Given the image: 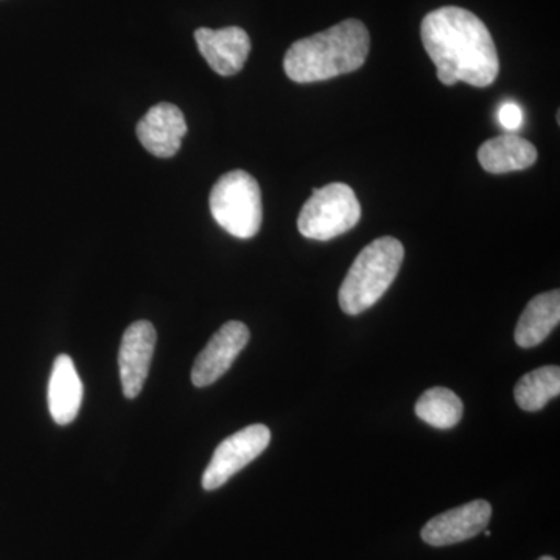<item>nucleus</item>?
<instances>
[{
  "label": "nucleus",
  "instance_id": "nucleus-1",
  "mask_svg": "<svg viewBox=\"0 0 560 560\" xmlns=\"http://www.w3.org/2000/svg\"><path fill=\"white\" fill-rule=\"evenodd\" d=\"M420 38L445 86L463 83L490 86L500 72L499 54L480 18L459 7L431 11L420 25Z\"/></svg>",
  "mask_w": 560,
  "mask_h": 560
},
{
  "label": "nucleus",
  "instance_id": "nucleus-2",
  "mask_svg": "<svg viewBox=\"0 0 560 560\" xmlns=\"http://www.w3.org/2000/svg\"><path fill=\"white\" fill-rule=\"evenodd\" d=\"M371 38L359 20L342 21L326 32L296 40L287 50L283 70L296 83H315L359 70L370 55Z\"/></svg>",
  "mask_w": 560,
  "mask_h": 560
},
{
  "label": "nucleus",
  "instance_id": "nucleus-3",
  "mask_svg": "<svg viewBox=\"0 0 560 560\" xmlns=\"http://www.w3.org/2000/svg\"><path fill=\"white\" fill-rule=\"evenodd\" d=\"M404 257V245L393 237L377 238L363 248L342 280L341 311L360 315L377 304L399 275Z\"/></svg>",
  "mask_w": 560,
  "mask_h": 560
},
{
  "label": "nucleus",
  "instance_id": "nucleus-4",
  "mask_svg": "<svg viewBox=\"0 0 560 560\" xmlns=\"http://www.w3.org/2000/svg\"><path fill=\"white\" fill-rule=\"evenodd\" d=\"M213 220L228 234L250 238L264 220L259 183L248 172L234 171L217 180L209 198Z\"/></svg>",
  "mask_w": 560,
  "mask_h": 560
},
{
  "label": "nucleus",
  "instance_id": "nucleus-5",
  "mask_svg": "<svg viewBox=\"0 0 560 560\" xmlns=\"http://www.w3.org/2000/svg\"><path fill=\"white\" fill-rule=\"evenodd\" d=\"M361 206L348 184L334 183L313 190L302 206L298 230L305 238L327 242L357 226Z\"/></svg>",
  "mask_w": 560,
  "mask_h": 560
},
{
  "label": "nucleus",
  "instance_id": "nucleus-6",
  "mask_svg": "<svg viewBox=\"0 0 560 560\" xmlns=\"http://www.w3.org/2000/svg\"><path fill=\"white\" fill-rule=\"evenodd\" d=\"M270 442L271 431L261 423H254L226 438L215 448L209 466L206 467L202 488L215 490L226 485L235 474L267 451Z\"/></svg>",
  "mask_w": 560,
  "mask_h": 560
},
{
  "label": "nucleus",
  "instance_id": "nucleus-7",
  "mask_svg": "<svg viewBox=\"0 0 560 560\" xmlns=\"http://www.w3.org/2000/svg\"><path fill=\"white\" fill-rule=\"evenodd\" d=\"M249 329L241 320H230L210 338L191 368V382L206 388L223 377L249 341Z\"/></svg>",
  "mask_w": 560,
  "mask_h": 560
},
{
  "label": "nucleus",
  "instance_id": "nucleus-8",
  "mask_svg": "<svg viewBox=\"0 0 560 560\" xmlns=\"http://www.w3.org/2000/svg\"><path fill=\"white\" fill-rule=\"evenodd\" d=\"M156 346V329L149 320H136L127 330L119 350L121 389L127 399H136L149 377Z\"/></svg>",
  "mask_w": 560,
  "mask_h": 560
},
{
  "label": "nucleus",
  "instance_id": "nucleus-9",
  "mask_svg": "<svg viewBox=\"0 0 560 560\" xmlns=\"http://www.w3.org/2000/svg\"><path fill=\"white\" fill-rule=\"evenodd\" d=\"M492 506L486 500H475L436 515L422 528V540L431 547H447L474 539L489 525Z\"/></svg>",
  "mask_w": 560,
  "mask_h": 560
},
{
  "label": "nucleus",
  "instance_id": "nucleus-10",
  "mask_svg": "<svg viewBox=\"0 0 560 560\" xmlns=\"http://www.w3.org/2000/svg\"><path fill=\"white\" fill-rule=\"evenodd\" d=\"M186 132V117L172 103H158L138 124L139 142L143 149L161 160L178 153Z\"/></svg>",
  "mask_w": 560,
  "mask_h": 560
},
{
  "label": "nucleus",
  "instance_id": "nucleus-11",
  "mask_svg": "<svg viewBox=\"0 0 560 560\" xmlns=\"http://www.w3.org/2000/svg\"><path fill=\"white\" fill-rule=\"evenodd\" d=\"M195 40L210 69L221 77L235 75L248 60L250 39L241 27L198 28Z\"/></svg>",
  "mask_w": 560,
  "mask_h": 560
},
{
  "label": "nucleus",
  "instance_id": "nucleus-12",
  "mask_svg": "<svg viewBox=\"0 0 560 560\" xmlns=\"http://www.w3.org/2000/svg\"><path fill=\"white\" fill-rule=\"evenodd\" d=\"M83 383L72 359L61 353L55 359L49 381V410L58 425H69L79 416Z\"/></svg>",
  "mask_w": 560,
  "mask_h": 560
},
{
  "label": "nucleus",
  "instance_id": "nucleus-13",
  "mask_svg": "<svg viewBox=\"0 0 560 560\" xmlns=\"http://www.w3.org/2000/svg\"><path fill=\"white\" fill-rule=\"evenodd\" d=\"M560 320V291L539 294L526 305L517 327L515 342L523 349L536 348L550 337Z\"/></svg>",
  "mask_w": 560,
  "mask_h": 560
},
{
  "label": "nucleus",
  "instance_id": "nucleus-14",
  "mask_svg": "<svg viewBox=\"0 0 560 560\" xmlns=\"http://www.w3.org/2000/svg\"><path fill=\"white\" fill-rule=\"evenodd\" d=\"M478 161L486 172L493 175L525 171L536 164L537 149L521 136H499L482 143L478 150Z\"/></svg>",
  "mask_w": 560,
  "mask_h": 560
},
{
  "label": "nucleus",
  "instance_id": "nucleus-15",
  "mask_svg": "<svg viewBox=\"0 0 560 560\" xmlns=\"http://www.w3.org/2000/svg\"><path fill=\"white\" fill-rule=\"evenodd\" d=\"M560 394L559 366H544L523 375L514 388L515 401L523 411H540Z\"/></svg>",
  "mask_w": 560,
  "mask_h": 560
},
{
  "label": "nucleus",
  "instance_id": "nucleus-16",
  "mask_svg": "<svg viewBox=\"0 0 560 560\" xmlns=\"http://www.w3.org/2000/svg\"><path fill=\"white\" fill-rule=\"evenodd\" d=\"M415 410L419 419L434 429L451 430L463 419L464 405L453 390L438 386L419 397Z\"/></svg>",
  "mask_w": 560,
  "mask_h": 560
},
{
  "label": "nucleus",
  "instance_id": "nucleus-17",
  "mask_svg": "<svg viewBox=\"0 0 560 560\" xmlns=\"http://www.w3.org/2000/svg\"><path fill=\"white\" fill-rule=\"evenodd\" d=\"M499 119L500 124L503 125V128H506L508 131H517L523 124V110L517 103H504L499 110Z\"/></svg>",
  "mask_w": 560,
  "mask_h": 560
},
{
  "label": "nucleus",
  "instance_id": "nucleus-18",
  "mask_svg": "<svg viewBox=\"0 0 560 560\" xmlns=\"http://www.w3.org/2000/svg\"><path fill=\"white\" fill-rule=\"evenodd\" d=\"M539 560H556V559L551 558V556H544V558H540Z\"/></svg>",
  "mask_w": 560,
  "mask_h": 560
}]
</instances>
